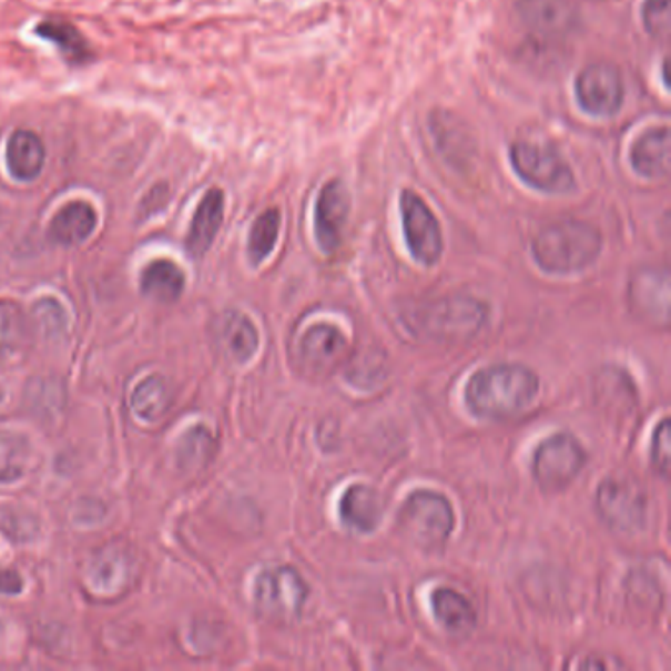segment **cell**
I'll list each match as a JSON object with an SVG mask.
<instances>
[{
  "mask_svg": "<svg viewBox=\"0 0 671 671\" xmlns=\"http://www.w3.org/2000/svg\"><path fill=\"white\" fill-rule=\"evenodd\" d=\"M540 390V380L522 365H492L471 376L465 400L477 418L508 419L526 410Z\"/></svg>",
  "mask_w": 671,
  "mask_h": 671,
  "instance_id": "1",
  "label": "cell"
},
{
  "mask_svg": "<svg viewBox=\"0 0 671 671\" xmlns=\"http://www.w3.org/2000/svg\"><path fill=\"white\" fill-rule=\"evenodd\" d=\"M602 251V236L584 221H558L541 228L532 243V256L548 274H576L593 264Z\"/></svg>",
  "mask_w": 671,
  "mask_h": 671,
  "instance_id": "2",
  "label": "cell"
},
{
  "mask_svg": "<svg viewBox=\"0 0 671 671\" xmlns=\"http://www.w3.org/2000/svg\"><path fill=\"white\" fill-rule=\"evenodd\" d=\"M487 322V305L471 296H449L421 305L411 319V329L424 339L467 340Z\"/></svg>",
  "mask_w": 671,
  "mask_h": 671,
  "instance_id": "3",
  "label": "cell"
},
{
  "mask_svg": "<svg viewBox=\"0 0 671 671\" xmlns=\"http://www.w3.org/2000/svg\"><path fill=\"white\" fill-rule=\"evenodd\" d=\"M510 164L516 175L536 192L559 195L577 187L573 170L553 144L516 142L510 146Z\"/></svg>",
  "mask_w": 671,
  "mask_h": 671,
  "instance_id": "4",
  "label": "cell"
},
{
  "mask_svg": "<svg viewBox=\"0 0 671 671\" xmlns=\"http://www.w3.org/2000/svg\"><path fill=\"white\" fill-rule=\"evenodd\" d=\"M398 523L419 548H444L454 532V506L444 495L418 490L401 506Z\"/></svg>",
  "mask_w": 671,
  "mask_h": 671,
  "instance_id": "5",
  "label": "cell"
},
{
  "mask_svg": "<svg viewBox=\"0 0 671 671\" xmlns=\"http://www.w3.org/2000/svg\"><path fill=\"white\" fill-rule=\"evenodd\" d=\"M309 589L305 584L304 577L292 567H272L262 571L254 583V602L256 609L261 610L266 619L276 622H292L296 620L305 601H307Z\"/></svg>",
  "mask_w": 671,
  "mask_h": 671,
  "instance_id": "6",
  "label": "cell"
},
{
  "mask_svg": "<svg viewBox=\"0 0 671 671\" xmlns=\"http://www.w3.org/2000/svg\"><path fill=\"white\" fill-rule=\"evenodd\" d=\"M587 462L583 445L571 434H556L543 439L532 459L533 479L543 490L558 492L569 487Z\"/></svg>",
  "mask_w": 671,
  "mask_h": 671,
  "instance_id": "7",
  "label": "cell"
},
{
  "mask_svg": "<svg viewBox=\"0 0 671 671\" xmlns=\"http://www.w3.org/2000/svg\"><path fill=\"white\" fill-rule=\"evenodd\" d=\"M401 228L406 246L424 266H436L444 254V233L434 211L411 190L400 193Z\"/></svg>",
  "mask_w": 671,
  "mask_h": 671,
  "instance_id": "8",
  "label": "cell"
},
{
  "mask_svg": "<svg viewBox=\"0 0 671 671\" xmlns=\"http://www.w3.org/2000/svg\"><path fill=\"white\" fill-rule=\"evenodd\" d=\"M597 510L612 530L638 532L648 512L644 488L630 479H607L597 490Z\"/></svg>",
  "mask_w": 671,
  "mask_h": 671,
  "instance_id": "9",
  "label": "cell"
},
{
  "mask_svg": "<svg viewBox=\"0 0 671 671\" xmlns=\"http://www.w3.org/2000/svg\"><path fill=\"white\" fill-rule=\"evenodd\" d=\"M136 558L129 546L109 543L99 549L85 569V587L96 599H116L131 589Z\"/></svg>",
  "mask_w": 671,
  "mask_h": 671,
  "instance_id": "10",
  "label": "cell"
},
{
  "mask_svg": "<svg viewBox=\"0 0 671 671\" xmlns=\"http://www.w3.org/2000/svg\"><path fill=\"white\" fill-rule=\"evenodd\" d=\"M577 103L593 116H614L624 103V83L610 63H591L576 79Z\"/></svg>",
  "mask_w": 671,
  "mask_h": 671,
  "instance_id": "11",
  "label": "cell"
},
{
  "mask_svg": "<svg viewBox=\"0 0 671 671\" xmlns=\"http://www.w3.org/2000/svg\"><path fill=\"white\" fill-rule=\"evenodd\" d=\"M350 213V195L340 180L325 183L315 201V241L325 254H333L343 243V231Z\"/></svg>",
  "mask_w": 671,
  "mask_h": 671,
  "instance_id": "12",
  "label": "cell"
},
{
  "mask_svg": "<svg viewBox=\"0 0 671 671\" xmlns=\"http://www.w3.org/2000/svg\"><path fill=\"white\" fill-rule=\"evenodd\" d=\"M630 302L648 322L668 325L670 322V279L668 272L644 268L630 282Z\"/></svg>",
  "mask_w": 671,
  "mask_h": 671,
  "instance_id": "13",
  "label": "cell"
},
{
  "mask_svg": "<svg viewBox=\"0 0 671 671\" xmlns=\"http://www.w3.org/2000/svg\"><path fill=\"white\" fill-rule=\"evenodd\" d=\"M383 497L376 488L368 485H353L340 497V522L355 532H375L383 520Z\"/></svg>",
  "mask_w": 671,
  "mask_h": 671,
  "instance_id": "14",
  "label": "cell"
},
{
  "mask_svg": "<svg viewBox=\"0 0 671 671\" xmlns=\"http://www.w3.org/2000/svg\"><path fill=\"white\" fill-rule=\"evenodd\" d=\"M299 350L312 373H329L345 355L347 339L335 325L319 323L307 329Z\"/></svg>",
  "mask_w": 671,
  "mask_h": 671,
  "instance_id": "15",
  "label": "cell"
},
{
  "mask_svg": "<svg viewBox=\"0 0 671 671\" xmlns=\"http://www.w3.org/2000/svg\"><path fill=\"white\" fill-rule=\"evenodd\" d=\"M670 129H650L632 144L630 166L645 180H660L670 174Z\"/></svg>",
  "mask_w": 671,
  "mask_h": 671,
  "instance_id": "16",
  "label": "cell"
},
{
  "mask_svg": "<svg viewBox=\"0 0 671 671\" xmlns=\"http://www.w3.org/2000/svg\"><path fill=\"white\" fill-rule=\"evenodd\" d=\"M223 217H225V195L217 187H213L200 201L193 215L192 227L185 238V248L193 258H201L210 251L218 228L223 225Z\"/></svg>",
  "mask_w": 671,
  "mask_h": 671,
  "instance_id": "17",
  "label": "cell"
},
{
  "mask_svg": "<svg viewBox=\"0 0 671 671\" xmlns=\"http://www.w3.org/2000/svg\"><path fill=\"white\" fill-rule=\"evenodd\" d=\"M45 166L42 139L30 131H17L7 142V167L18 182H34Z\"/></svg>",
  "mask_w": 671,
  "mask_h": 671,
  "instance_id": "18",
  "label": "cell"
},
{
  "mask_svg": "<svg viewBox=\"0 0 671 671\" xmlns=\"http://www.w3.org/2000/svg\"><path fill=\"white\" fill-rule=\"evenodd\" d=\"M95 227V210L85 201H73L55 213L50 223V236L53 243L78 246L93 235Z\"/></svg>",
  "mask_w": 671,
  "mask_h": 671,
  "instance_id": "19",
  "label": "cell"
},
{
  "mask_svg": "<svg viewBox=\"0 0 671 671\" xmlns=\"http://www.w3.org/2000/svg\"><path fill=\"white\" fill-rule=\"evenodd\" d=\"M35 35L52 42L71 65H83L95 58L85 35L81 34L78 28L68 20L45 18L35 27Z\"/></svg>",
  "mask_w": 671,
  "mask_h": 671,
  "instance_id": "20",
  "label": "cell"
},
{
  "mask_svg": "<svg viewBox=\"0 0 671 671\" xmlns=\"http://www.w3.org/2000/svg\"><path fill=\"white\" fill-rule=\"evenodd\" d=\"M431 607L437 622L451 634H467L477 624V612L467 597L455 589L439 587L431 594Z\"/></svg>",
  "mask_w": 671,
  "mask_h": 671,
  "instance_id": "21",
  "label": "cell"
},
{
  "mask_svg": "<svg viewBox=\"0 0 671 671\" xmlns=\"http://www.w3.org/2000/svg\"><path fill=\"white\" fill-rule=\"evenodd\" d=\"M183 286L185 276L182 268L172 261L150 262L140 276L142 294L162 304H172L182 296Z\"/></svg>",
  "mask_w": 671,
  "mask_h": 671,
  "instance_id": "22",
  "label": "cell"
},
{
  "mask_svg": "<svg viewBox=\"0 0 671 671\" xmlns=\"http://www.w3.org/2000/svg\"><path fill=\"white\" fill-rule=\"evenodd\" d=\"M174 400L172 384L164 376L152 375L144 378L134 388L131 396V410L136 418L144 421H157L162 418Z\"/></svg>",
  "mask_w": 671,
  "mask_h": 671,
  "instance_id": "23",
  "label": "cell"
},
{
  "mask_svg": "<svg viewBox=\"0 0 671 671\" xmlns=\"http://www.w3.org/2000/svg\"><path fill=\"white\" fill-rule=\"evenodd\" d=\"M218 337L223 347L227 350L231 358L236 363H246L254 357L258 349V332L253 322L246 315L238 312H228L223 315L221 325H218Z\"/></svg>",
  "mask_w": 671,
  "mask_h": 671,
  "instance_id": "24",
  "label": "cell"
},
{
  "mask_svg": "<svg viewBox=\"0 0 671 671\" xmlns=\"http://www.w3.org/2000/svg\"><path fill=\"white\" fill-rule=\"evenodd\" d=\"M520 12L530 27L541 32H559L573 22L563 0H522Z\"/></svg>",
  "mask_w": 671,
  "mask_h": 671,
  "instance_id": "25",
  "label": "cell"
},
{
  "mask_svg": "<svg viewBox=\"0 0 671 671\" xmlns=\"http://www.w3.org/2000/svg\"><path fill=\"white\" fill-rule=\"evenodd\" d=\"M279 225H282V215L276 207L264 211L254 221L248 235V261L253 266H258L271 256L274 246L278 243Z\"/></svg>",
  "mask_w": 671,
  "mask_h": 671,
  "instance_id": "26",
  "label": "cell"
},
{
  "mask_svg": "<svg viewBox=\"0 0 671 671\" xmlns=\"http://www.w3.org/2000/svg\"><path fill=\"white\" fill-rule=\"evenodd\" d=\"M215 451V439L207 427L197 426L183 436L177 447V462L182 469H197L210 461Z\"/></svg>",
  "mask_w": 671,
  "mask_h": 671,
  "instance_id": "27",
  "label": "cell"
},
{
  "mask_svg": "<svg viewBox=\"0 0 671 671\" xmlns=\"http://www.w3.org/2000/svg\"><path fill=\"white\" fill-rule=\"evenodd\" d=\"M27 451L24 439L0 436V482H9L22 475Z\"/></svg>",
  "mask_w": 671,
  "mask_h": 671,
  "instance_id": "28",
  "label": "cell"
},
{
  "mask_svg": "<svg viewBox=\"0 0 671 671\" xmlns=\"http://www.w3.org/2000/svg\"><path fill=\"white\" fill-rule=\"evenodd\" d=\"M670 0H644L642 7V24L645 32L655 38L663 40L670 34Z\"/></svg>",
  "mask_w": 671,
  "mask_h": 671,
  "instance_id": "29",
  "label": "cell"
},
{
  "mask_svg": "<svg viewBox=\"0 0 671 671\" xmlns=\"http://www.w3.org/2000/svg\"><path fill=\"white\" fill-rule=\"evenodd\" d=\"M670 419H662V424L655 427L654 437H652V465L654 471L668 479L670 475Z\"/></svg>",
  "mask_w": 671,
  "mask_h": 671,
  "instance_id": "30",
  "label": "cell"
},
{
  "mask_svg": "<svg viewBox=\"0 0 671 671\" xmlns=\"http://www.w3.org/2000/svg\"><path fill=\"white\" fill-rule=\"evenodd\" d=\"M22 317L12 305L0 304V353L17 347L22 337Z\"/></svg>",
  "mask_w": 671,
  "mask_h": 671,
  "instance_id": "31",
  "label": "cell"
},
{
  "mask_svg": "<svg viewBox=\"0 0 671 671\" xmlns=\"http://www.w3.org/2000/svg\"><path fill=\"white\" fill-rule=\"evenodd\" d=\"M22 577L18 576L17 571H10L0 567V593L18 594L22 591Z\"/></svg>",
  "mask_w": 671,
  "mask_h": 671,
  "instance_id": "32",
  "label": "cell"
},
{
  "mask_svg": "<svg viewBox=\"0 0 671 671\" xmlns=\"http://www.w3.org/2000/svg\"><path fill=\"white\" fill-rule=\"evenodd\" d=\"M579 668L581 670H612V668H622V663L591 658V660H584V662L579 663Z\"/></svg>",
  "mask_w": 671,
  "mask_h": 671,
  "instance_id": "33",
  "label": "cell"
},
{
  "mask_svg": "<svg viewBox=\"0 0 671 671\" xmlns=\"http://www.w3.org/2000/svg\"><path fill=\"white\" fill-rule=\"evenodd\" d=\"M668 70H670V63H668V60H665L662 63L663 85H665V88H670V78H668Z\"/></svg>",
  "mask_w": 671,
  "mask_h": 671,
  "instance_id": "34",
  "label": "cell"
},
{
  "mask_svg": "<svg viewBox=\"0 0 671 671\" xmlns=\"http://www.w3.org/2000/svg\"><path fill=\"white\" fill-rule=\"evenodd\" d=\"M0 400H2V390H0Z\"/></svg>",
  "mask_w": 671,
  "mask_h": 671,
  "instance_id": "35",
  "label": "cell"
}]
</instances>
